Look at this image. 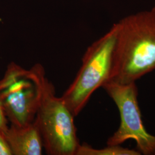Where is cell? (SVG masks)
<instances>
[{
  "instance_id": "6da1fadb",
  "label": "cell",
  "mask_w": 155,
  "mask_h": 155,
  "mask_svg": "<svg viewBox=\"0 0 155 155\" xmlns=\"http://www.w3.org/2000/svg\"><path fill=\"white\" fill-rule=\"evenodd\" d=\"M118 24L109 81L135 82L155 70V6L127 17Z\"/></svg>"
},
{
  "instance_id": "7a4b0ae2",
  "label": "cell",
  "mask_w": 155,
  "mask_h": 155,
  "mask_svg": "<svg viewBox=\"0 0 155 155\" xmlns=\"http://www.w3.org/2000/svg\"><path fill=\"white\" fill-rule=\"evenodd\" d=\"M47 80L40 64L29 69L15 62L8 64L0 79V101L11 124L23 126L33 122Z\"/></svg>"
},
{
  "instance_id": "3957f363",
  "label": "cell",
  "mask_w": 155,
  "mask_h": 155,
  "mask_svg": "<svg viewBox=\"0 0 155 155\" xmlns=\"http://www.w3.org/2000/svg\"><path fill=\"white\" fill-rule=\"evenodd\" d=\"M118 32L117 23L89 47L76 77L61 96L75 117L83 110L94 91L110 80Z\"/></svg>"
},
{
  "instance_id": "277c9868",
  "label": "cell",
  "mask_w": 155,
  "mask_h": 155,
  "mask_svg": "<svg viewBox=\"0 0 155 155\" xmlns=\"http://www.w3.org/2000/svg\"><path fill=\"white\" fill-rule=\"evenodd\" d=\"M74 117L48 79L35 118L48 155H76L80 144Z\"/></svg>"
},
{
  "instance_id": "5b68a950",
  "label": "cell",
  "mask_w": 155,
  "mask_h": 155,
  "mask_svg": "<svg viewBox=\"0 0 155 155\" xmlns=\"http://www.w3.org/2000/svg\"><path fill=\"white\" fill-rule=\"evenodd\" d=\"M102 87L116 104L121 118L120 125L107 140V145H121L128 140H133L141 154L155 155V136L148 133L144 127L136 83L120 84L109 81Z\"/></svg>"
},
{
  "instance_id": "8992f818",
  "label": "cell",
  "mask_w": 155,
  "mask_h": 155,
  "mask_svg": "<svg viewBox=\"0 0 155 155\" xmlns=\"http://www.w3.org/2000/svg\"><path fill=\"white\" fill-rule=\"evenodd\" d=\"M4 135L12 155H41L43 153L42 138L35 120L23 126L11 124Z\"/></svg>"
},
{
  "instance_id": "52a82bcc",
  "label": "cell",
  "mask_w": 155,
  "mask_h": 155,
  "mask_svg": "<svg viewBox=\"0 0 155 155\" xmlns=\"http://www.w3.org/2000/svg\"><path fill=\"white\" fill-rule=\"evenodd\" d=\"M137 150L123 148L120 145H107L102 149H95L88 144L79 145L76 155H140Z\"/></svg>"
},
{
  "instance_id": "ba28073f",
  "label": "cell",
  "mask_w": 155,
  "mask_h": 155,
  "mask_svg": "<svg viewBox=\"0 0 155 155\" xmlns=\"http://www.w3.org/2000/svg\"><path fill=\"white\" fill-rule=\"evenodd\" d=\"M0 155H12L11 148L4 134L0 132Z\"/></svg>"
},
{
  "instance_id": "9c48e42d",
  "label": "cell",
  "mask_w": 155,
  "mask_h": 155,
  "mask_svg": "<svg viewBox=\"0 0 155 155\" xmlns=\"http://www.w3.org/2000/svg\"><path fill=\"white\" fill-rule=\"evenodd\" d=\"M8 127V120L0 101V132L4 134Z\"/></svg>"
}]
</instances>
